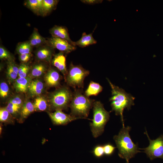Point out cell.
Listing matches in <instances>:
<instances>
[{"instance_id": "6da1fadb", "label": "cell", "mask_w": 163, "mask_h": 163, "mask_svg": "<svg viewBox=\"0 0 163 163\" xmlns=\"http://www.w3.org/2000/svg\"><path fill=\"white\" fill-rule=\"evenodd\" d=\"M107 79L111 88V96L109 99L111 111H114L116 115L120 116L123 126H124L123 111L126 108L129 110L134 105L135 98L122 88L113 85L108 79Z\"/></svg>"}, {"instance_id": "7a4b0ae2", "label": "cell", "mask_w": 163, "mask_h": 163, "mask_svg": "<svg viewBox=\"0 0 163 163\" xmlns=\"http://www.w3.org/2000/svg\"><path fill=\"white\" fill-rule=\"evenodd\" d=\"M131 128L128 126H123L118 134L113 137L118 150L119 156L125 159L126 161H129L136 154L141 152L138 145L135 144L131 138L129 134Z\"/></svg>"}, {"instance_id": "3957f363", "label": "cell", "mask_w": 163, "mask_h": 163, "mask_svg": "<svg viewBox=\"0 0 163 163\" xmlns=\"http://www.w3.org/2000/svg\"><path fill=\"white\" fill-rule=\"evenodd\" d=\"M94 101L83 94L81 89H75L69 105L70 114L80 119H87Z\"/></svg>"}, {"instance_id": "277c9868", "label": "cell", "mask_w": 163, "mask_h": 163, "mask_svg": "<svg viewBox=\"0 0 163 163\" xmlns=\"http://www.w3.org/2000/svg\"><path fill=\"white\" fill-rule=\"evenodd\" d=\"M92 107L93 119L90 126L93 136L96 138L104 132L105 126L110 119V112L105 109L100 101H95Z\"/></svg>"}, {"instance_id": "5b68a950", "label": "cell", "mask_w": 163, "mask_h": 163, "mask_svg": "<svg viewBox=\"0 0 163 163\" xmlns=\"http://www.w3.org/2000/svg\"><path fill=\"white\" fill-rule=\"evenodd\" d=\"M73 92L67 87L64 86L58 88L50 94L48 100L50 109L66 110L69 107Z\"/></svg>"}, {"instance_id": "8992f818", "label": "cell", "mask_w": 163, "mask_h": 163, "mask_svg": "<svg viewBox=\"0 0 163 163\" xmlns=\"http://www.w3.org/2000/svg\"><path fill=\"white\" fill-rule=\"evenodd\" d=\"M90 73V72L81 65H75L71 62L65 78L67 84L75 89L77 87L83 89L84 80Z\"/></svg>"}, {"instance_id": "52a82bcc", "label": "cell", "mask_w": 163, "mask_h": 163, "mask_svg": "<svg viewBox=\"0 0 163 163\" xmlns=\"http://www.w3.org/2000/svg\"><path fill=\"white\" fill-rule=\"evenodd\" d=\"M145 134L149 142V145L142 149L151 160L156 158L163 159V135H161L155 139L151 140L146 130Z\"/></svg>"}, {"instance_id": "ba28073f", "label": "cell", "mask_w": 163, "mask_h": 163, "mask_svg": "<svg viewBox=\"0 0 163 163\" xmlns=\"http://www.w3.org/2000/svg\"><path fill=\"white\" fill-rule=\"evenodd\" d=\"M53 123L55 125H66L80 118L64 113L62 110H57L54 112H47Z\"/></svg>"}, {"instance_id": "9c48e42d", "label": "cell", "mask_w": 163, "mask_h": 163, "mask_svg": "<svg viewBox=\"0 0 163 163\" xmlns=\"http://www.w3.org/2000/svg\"><path fill=\"white\" fill-rule=\"evenodd\" d=\"M47 43L53 48L56 49L64 53H69L76 49L75 46L66 40L53 37L48 39Z\"/></svg>"}, {"instance_id": "30bf717a", "label": "cell", "mask_w": 163, "mask_h": 163, "mask_svg": "<svg viewBox=\"0 0 163 163\" xmlns=\"http://www.w3.org/2000/svg\"><path fill=\"white\" fill-rule=\"evenodd\" d=\"M62 76L56 69L51 68L45 75L44 80L46 85L50 87H58L60 85Z\"/></svg>"}, {"instance_id": "8fae6325", "label": "cell", "mask_w": 163, "mask_h": 163, "mask_svg": "<svg viewBox=\"0 0 163 163\" xmlns=\"http://www.w3.org/2000/svg\"><path fill=\"white\" fill-rule=\"evenodd\" d=\"M54 51V49L48 45L40 46L35 52L36 57L38 60L50 62Z\"/></svg>"}, {"instance_id": "7c38bea8", "label": "cell", "mask_w": 163, "mask_h": 163, "mask_svg": "<svg viewBox=\"0 0 163 163\" xmlns=\"http://www.w3.org/2000/svg\"><path fill=\"white\" fill-rule=\"evenodd\" d=\"M64 53L60 52L57 54H54L51 62L52 64L63 75L65 78L68 70L66 65V58Z\"/></svg>"}, {"instance_id": "4fadbf2b", "label": "cell", "mask_w": 163, "mask_h": 163, "mask_svg": "<svg viewBox=\"0 0 163 163\" xmlns=\"http://www.w3.org/2000/svg\"><path fill=\"white\" fill-rule=\"evenodd\" d=\"M50 33L52 37L66 40L72 45L74 46V42L70 39L68 30L65 27L55 25L50 30Z\"/></svg>"}, {"instance_id": "5bb4252c", "label": "cell", "mask_w": 163, "mask_h": 163, "mask_svg": "<svg viewBox=\"0 0 163 163\" xmlns=\"http://www.w3.org/2000/svg\"><path fill=\"white\" fill-rule=\"evenodd\" d=\"M44 85L43 82L38 79L32 80L29 85L27 91L32 97L40 96L44 91Z\"/></svg>"}, {"instance_id": "9a60e30c", "label": "cell", "mask_w": 163, "mask_h": 163, "mask_svg": "<svg viewBox=\"0 0 163 163\" xmlns=\"http://www.w3.org/2000/svg\"><path fill=\"white\" fill-rule=\"evenodd\" d=\"M30 77H18L14 82V87L18 93H26L27 91L30 84L32 80Z\"/></svg>"}, {"instance_id": "2e32d148", "label": "cell", "mask_w": 163, "mask_h": 163, "mask_svg": "<svg viewBox=\"0 0 163 163\" xmlns=\"http://www.w3.org/2000/svg\"><path fill=\"white\" fill-rule=\"evenodd\" d=\"M34 111H35L33 103L28 100L25 101L21 108L19 122L23 123L30 114Z\"/></svg>"}, {"instance_id": "e0dca14e", "label": "cell", "mask_w": 163, "mask_h": 163, "mask_svg": "<svg viewBox=\"0 0 163 163\" xmlns=\"http://www.w3.org/2000/svg\"><path fill=\"white\" fill-rule=\"evenodd\" d=\"M93 32L89 34L83 32L81 38L76 42H74V46L81 47H85L87 46L96 44L97 42L92 36Z\"/></svg>"}, {"instance_id": "ac0fdd59", "label": "cell", "mask_w": 163, "mask_h": 163, "mask_svg": "<svg viewBox=\"0 0 163 163\" xmlns=\"http://www.w3.org/2000/svg\"><path fill=\"white\" fill-rule=\"evenodd\" d=\"M33 103L35 111H43L50 109L48 100L44 97L41 96L37 97Z\"/></svg>"}, {"instance_id": "d6986e66", "label": "cell", "mask_w": 163, "mask_h": 163, "mask_svg": "<svg viewBox=\"0 0 163 163\" xmlns=\"http://www.w3.org/2000/svg\"><path fill=\"white\" fill-rule=\"evenodd\" d=\"M43 0H27L24 3L25 5L37 14L43 15Z\"/></svg>"}, {"instance_id": "ffe728a7", "label": "cell", "mask_w": 163, "mask_h": 163, "mask_svg": "<svg viewBox=\"0 0 163 163\" xmlns=\"http://www.w3.org/2000/svg\"><path fill=\"white\" fill-rule=\"evenodd\" d=\"M103 89L102 87L98 83L91 81L85 91L84 94L88 97L91 96H97Z\"/></svg>"}, {"instance_id": "44dd1931", "label": "cell", "mask_w": 163, "mask_h": 163, "mask_svg": "<svg viewBox=\"0 0 163 163\" xmlns=\"http://www.w3.org/2000/svg\"><path fill=\"white\" fill-rule=\"evenodd\" d=\"M47 70V66L42 63L36 64L32 68L28 75L31 79L38 78L42 75Z\"/></svg>"}, {"instance_id": "7402d4cb", "label": "cell", "mask_w": 163, "mask_h": 163, "mask_svg": "<svg viewBox=\"0 0 163 163\" xmlns=\"http://www.w3.org/2000/svg\"><path fill=\"white\" fill-rule=\"evenodd\" d=\"M29 42L32 47H38L47 43V41L40 35L36 29L34 30Z\"/></svg>"}, {"instance_id": "603a6c76", "label": "cell", "mask_w": 163, "mask_h": 163, "mask_svg": "<svg viewBox=\"0 0 163 163\" xmlns=\"http://www.w3.org/2000/svg\"><path fill=\"white\" fill-rule=\"evenodd\" d=\"M14 118L9 112L5 107H1L0 109V121L5 124H13L14 123Z\"/></svg>"}, {"instance_id": "cb8c5ba5", "label": "cell", "mask_w": 163, "mask_h": 163, "mask_svg": "<svg viewBox=\"0 0 163 163\" xmlns=\"http://www.w3.org/2000/svg\"><path fill=\"white\" fill-rule=\"evenodd\" d=\"M59 0H43V15H46L56 8Z\"/></svg>"}, {"instance_id": "d4e9b609", "label": "cell", "mask_w": 163, "mask_h": 163, "mask_svg": "<svg viewBox=\"0 0 163 163\" xmlns=\"http://www.w3.org/2000/svg\"><path fill=\"white\" fill-rule=\"evenodd\" d=\"M32 46L29 41L24 42L18 44L16 48V52L19 55L30 54Z\"/></svg>"}, {"instance_id": "484cf974", "label": "cell", "mask_w": 163, "mask_h": 163, "mask_svg": "<svg viewBox=\"0 0 163 163\" xmlns=\"http://www.w3.org/2000/svg\"><path fill=\"white\" fill-rule=\"evenodd\" d=\"M5 107L14 118H16L18 116L20 115L21 107L15 105L8 102Z\"/></svg>"}, {"instance_id": "4316f807", "label": "cell", "mask_w": 163, "mask_h": 163, "mask_svg": "<svg viewBox=\"0 0 163 163\" xmlns=\"http://www.w3.org/2000/svg\"><path fill=\"white\" fill-rule=\"evenodd\" d=\"M18 67V77H27L30 70V67L29 65L26 63H22Z\"/></svg>"}, {"instance_id": "83f0119b", "label": "cell", "mask_w": 163, "mask_h": 163, "mask_svg": "<svg viewBox=\"0 0 163 163\" xmlns=\"http://www.w3.org/2000/svg\"><path fill=\"white\" fill-rule=\"evenodd\" d=\"M9 88L7 83L4 82H1L0 84L1 97L3 99L6 98L9 95Z\"/></svg>"}, {"instance_id": "f1b7e54d", "label": "cell", "mask_w": 163, "mask_h": 163, "mask_svg": "<svg viewBox=\"0 0 163 163\" xmlns=\"http://www.w3.org/2000/svg\"><path fill=\"white\" fill-rule=\"evenodd\" d=\"M0 59H7L8 61L14 60V57L11 53L4 47L0 46Z\"/></svg>"}, {"instance_id": "f546056e", "label": "cell", "mask_w": 163, "mask_h": 163, "mask_svg": "<svg viewBox=\"0 0 163 163\" xmlns=\"http://www.w3.org/2000/svg\"><path fill=\"white\" fill-rule=\"evenodd\" d=\"M6 76L10 83L14 82L17 79L18 75L13 70L10 65L7 63Z\"/></svg>"}, {"instance_id": "4dcf8cb0", "label": "cell", "mask_w": 163, "mask_h": 163, "mask_svg": "<svg viewBox=\"0 0 163 163\" xmlns=\"http://www.w3.org/2000/svg\"><path fill=\"white\" fill-rule=\"evenodd\" d=\"M93 153L96 157H102L104 154L103 146L98 145L94 147L93 150Z\"/></svg>"}, {"instance_id": "1f68e13d", "label": "cell", "mask_w": 163, "mask_h": 163, "mask_svg": "<svg viewBox=\"0 0 163 163\" xmlns=\"http://www.w3.org/2000/svg\"><path fill=\"white\" fill-rule=\"evenodd\" d=\"M8 102L21 107H22L24 103L22 98L18 95L14 96L10 99Z\"/></svg>"}, {"instance_id": "d6a6232c", "label": "cell", "mask_w": 163, "mask_h": 163, "mask_svg": "<svg viewBox=\"0 0 163 163\" xmlns=\"http://www.w3.org/2000/svg\"><path fill=\"white\" fill-rule=\"evenodd\" d=\"M104 154L107 155H112L114 152L116 147L108 143L103 145Z\"/></svg>"}, {"instance_id": "836d02e7", "label": "cell", "mask_w": 163, "mask_h": 163, "mask_svg": "<svg viewBox=\"0 0 163 163\" xmlns=\"http://www.w3.org/2000/svg\"><path fill=\"white\" fill-rule=\"evenodd\" d=\"M31 57L30 54H24L19 55V60L22 63H26L28 61Z\"/></svg>"}, {"instance_id": "e575fe53", "label": "cell", "mask_w": 163, "mask_h": 163, "mask_svg": "<svg viewBox=\"0 0 163 163\" xmlns=\"http://www.w3.org/2000/svg\"><path fill=\"white\" fill-rule=\"evenodd\" d=\"M81 2L85 4L93 5L102 3L101 0H82Z\"/></svg>"}, {"instance_id": "d590c367", "label": "cell", "mask_w": 163, "mask_h": 163, "mask_svg": "<svg viewBox=\"0 0 163 163\" xmlns=\"http://www.w3.org/2000/svg\"><path fill=\"white\" fill-rule=\"evenodd\" d=\"M126 163H129V161H126Z\"/></svg>"}]
</instances>
